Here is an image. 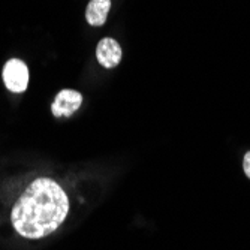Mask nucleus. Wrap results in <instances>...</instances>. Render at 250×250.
Instances as JSON below:
<instances>
[{"instance_id":"39448f33","label":"nucleus","mask_w":250,"mask_h":250,"mask_svg":"<svg viewBox=\"0 0 250 250\" xmlns=\"http://www.w3.org/2000/svg\"><path fill=\"white\" fill-rule=\"evenodd\" d=\"M109 9H111V0H90L85 11V18L88 21V24L96 27L102 26L106 21Z\"/></svg>"},{"instance_id":"20e7f679","label":"nucleus","mask_w":250,"mask_h":250,"mask_svg":"<svg viewBox=\"0 0 250 250\" xmlns=\"http://www.w3.org/2000/svg\"><path fill=\"white\" fill-rule=\"evenodd\" d=\"M96 57L98 62L104 67H114L120 63L122 60V48L117 41L105 38L98 43L96 48Z\"/></svg>"},{"instance_id":"7ed1b4c3","label":"nucleus","mask_w":250,"mask_h":250,"mask_svg":"<svg viewBox=\"0 0 250 250\" xmlns=\"http://www.w3.org/2000/svg\"><path fill=\"white\" fill-rule=\"evenodd\" d=\"M81 104H83V95L77 92V90L66 88V90H62L56 96L51 105V111L56 117H62V116L69 117L81 106Z\"/></svg>"},{"instance_id":"f257e3e1","label":"nucleus","mask_w":250,"mask_h":250,"mask_svg":"<svg viewBox=\"0 0 250 250\" xmlns=\"http://www.w3.org/2000/svg\"><path fill=\"white\" fill-rule=\"evenodd\" d=\"M69 213V199L51 178H38L12 208L15 231L24 238L38 240L53 234Z\"/></svg>"},{"instance_id":"f03ea898","label":"nucleus","mask_w":250,"mask_h":250,"mask_svg":"<svg viewBox=\"0 0 250 250\" xmlns=\"http://www.w3.org/2000/svg\"><path fill=\"white\" fill-rule=\"evenodd\" d=\"M5 85L15 93H22L29 84V69L24 62L18 59H11L3 67Z\"/></svg>"},{"instance_id":"423d86ee","label":"nucleus","mask_w":250,"mask_h":250,"mask_svg":"<svg viewBox=\"0 0 250 250\" xmlns=\"http://www.w3.org/2000/svg\"><path fill=\"white\" fill-rule=\"evenodd\" d=\"M243 167H244V172H246V175L250 178V151H249V153H246V156H244Z\"/></svg>"}]
</instances>
